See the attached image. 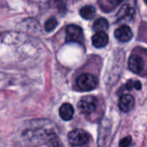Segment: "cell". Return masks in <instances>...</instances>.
Returning a JSON list of instances; mask_svg holds the SVG:
<instances>
[{
	"instance_id": "7a4b0ae2",
	"label": "cell",
	"mask_w": 147,
	"mask_h": 147,
	"mask_svg": "<svg viewBox=\"0 0 147 147\" xmlns=\"http://www.w3.org/2000/svg\"><path fill=\"white\" fill-rule=\"evenodd\" d=\"M90 140L87 132L83 129H74L68 134V141L71 146H80L85 145Z\"/></svg>"
},
{
	"instance_id": "277c9868",
	"label": "cell",
	"mask_w": 147,
	"mask_h": 147,
	"mask_svg": "<svg viewBox=\"0 0 147 147\" xmlns=\"http://www.w3.org/2000/svg\"><path fill=\"white\" fill-rule=\"evenodd\" d=\"M66 42H77L82 43L84 41V34L83 29L75 24L68 25L66 28V35H65Z\"/></svg>"
},
{
	"instance_id": "2e32d148",
	"label": "cell",
	"mask_w": 147,
	"mask_h": 147,
	"mask_svg": "<svg viewBox=\"0 0 147 147\" xmlns=\"http://www.w3.org/2000/svg\"><path fill=\"white\" fill-rule=\"evenodd\" d=\"M124 88L126 90H132L133 89H135L137 90H140L142 88V84H141V83L140 81H137V80H135V81L134 80H129L126 84V85L124 86Z\"/></svg>"
},
{
	"instance_id": "7c38bea8",
	"label": "cell",
	"mask_w": 147,
	"mask_h": 147,
	"mask_svg": "<svg viewBox=\"0 0 147 147\" xmlns=\"http://www.w3.org/2000/svg\"><path fill=\"white\" fill-rule=\"evenodd\" d=\"M120 1H115V0H103V1H99L98 4L100 5L101 9L104 12H109L112 11L118 4H120Z\"/></svg>"
},
{
	"instance_id": "8fae6325",
	"label": "cell",
	"mask_w": 147,
	"mask_h": 147,
	"mask_svg": "<svg viewBox=\"0 0 147 147\" xmlns=\"http://www.w3.org/2000/svg\"><path fill=\"white\" fill-rule=\"evenodd\" d=\"M79 14L84 19L91 20L96 15V9H95V7H93L91 5H86L80 9Z\"/></svg>"
},
{
	"instance_id": "ba28073f",
	"label": "cell",
	"mask_w": 147,
	"mask_h": 147,
	"mask_svg": "<svg viewBox=\"0 0 147 147\" xmlns=\"http://www.w3.org/2000/svg\"><path fill=\"white\" fill-rule=\"evenodd\" d=\"M109 43V36L105 32L96 33L92 37V44L96 48H102Z\"/></svg>"
},
{
	"instance_id": "e0dca14e",
	"label": "cell",
	"mask_w": 147,
	"mask_h": 147,
	"mask_svg": "<svg viewBox=\"0 0 147 147\" xmlns=\"http://www.w3.org/2000/svg\"><path fill=\"white\" fill-rule=\"evenodd\" d=\"M132 143V138L131 136H127L123 138L120 143H119V147H128Z\"/></svg>"
},
{
	"instance_id": "9c48e42d",
	"label": "cell",
	"mask_w": 147,
	"mask_h": 147,
	"mask_svg": "<svg viewBox=\"0 0 147 147\" xmlns=\"http://www.w3.org/2000/svg\"><path fill=\"white\" fill-rule=\"evenodd\" d=\"M134 9L129 4H125L121 6L119 12L117 13V20L123 21V20H131L134 17Z\"/></svg>"
},
{
	"instance_id": "8992f818",
	"label": "cell",
	"mask_w": 147,
	"mask_h": 147,
	"mask_svg": "<svg viewBox=\"0 0 147 147\" xmlns=\"http://www.w3.org/2000/svg\"><path fill=\"white\" fill-rule=\"evenodd\" d=\"M115 35L118 40L121 42H127L133 38V31L128 26L122 25L115 31Z\"/></svg>"
},
{
	"instance_id": "5bb4252c",
	"label": "cell",
	"mask_w": 147,
	"mask_h": 147,
	"mask_svg": "<svg viewBox=\"0 0 147 147\" xmlns=\"http://www.w3.org/2000/svg\"><path fill=\"white\" fill-rule=\"evenodd\" d=\"M47 143L49 147H64L63 144L59 141L58 136L53 133H50L48 137L47 138Z\"/></svg>"
},
{
	"instance_id": "5b68a950",
	"label": "cell",
	"mask_w": 147,
	"mask_h": 147,
	"mask_svg": "<svg viewBox=\"0 0 147 147\" xmlns=\"http://www.w3.org/2000/svg\"><path fill=\"white\" fill-rule=\"evenodd\" d=\"M128 67L131 71L134 73H140L145 67V61L143 58L137 54H133L128 60Z\"/></svg>"
},
{
	"instance_id": "4fadbf2b",
	"label": "cell",
	"mask_w": 147,
	"mask_h": 147,
	"mask_svg": "<svg viewBox=\"0 0 147 147\" xmlns=\"http://www.w3.org/2000/svg\"><path fill=\"white\" fill-rule=\"evenodd\" d=\"M109 22L105 19V18H98L97 20L95 21L94 24H93V29L98 33V32H105V30H107L109 28Z\"/></svg>"
},
{
	"instance_id": "9a60e30c",
	"label": "cell",
	"mask_w": 147,
	"mask_h": 147,
	"mask_svg": "<svg viewBox=\"0 0 147 147\" xmlns=\"http://www.w3.org/2000/svg\"><path fill=\"white\" fill-rule=\"evenodd\" d=\"M57 26H58V21L55 17L49 18L48 20L46 21V22L44 24V28L47 32H51V31L54 30Z\"/></svg>"
},
{
	"instance_id": "30bf717a",
	"label": "cell",
	"mask_w": 147,
	"mask_h": 147,
	"mask_svg": "<svg viewBox=\"0 0 147 147\" xmlns=\"http://www.w3.org/2000/svg\"><path fill=\"white\" fill-rule=\"evenodd\" d=\"M59 116L64 121H71L74 115V109L70 103H64L60 106L59 110Z\"/></svg>"
},
{
	"instance_id": "3957f363",
	"label": "cell",
	"mask_w": 147,
	"mask_h": 147,
	"mask_svg": "<svg viewBox=\"0 0 147 147\" xmlns=\"http://www.w3.org/2000/svg\"><path fill=\"white\" fill-rule=\"evenodd\" d=\"M97 102L96 97L93 96H86L81 98V100L78 102V107L82 114L90 115L96 109Z\"/></svg>"
},
{
	"instance_id": "ac0fdd59",
	"label": "cell",
	"mask_w": 147,
	"mask_h": 147,
	"mask_svg": "<svg viewBox=\"0 0 147 147\" xmlns=\"http://www.w3.org/2000/svg\"><path fill=\"white\" fill-rule=\"evenodd\" d=\"M145 3H146V4L147 5V1H145Z\"/></svg>"
},
{
	"instance_id": "6da1fadb",
	"label": "cell",
	"mask_w": 147,
	"mask_h": 147,
	"mask_svg": "<svg viewBox=\"0 0 147 147\" xmlns=\"http://www.w3.org/2000/svg\"><path fill=\"white\" fill-rule=\"evenodd\" d=\"M98 84V79L96 76L84 73L77 78V86L83 91H90L94 90Z\"/></svg>"
},
{
	"instance_id": "52a82bcc",
	"label": "cell",
	"mask_w": 147,
	"mask_h": 147,
	"mask_svg": "<svg viewBox=\"0 0 147 147\" xmlns=\"http://www.w3.org/2000/svg\"><path fill=\"white\" fill-rule=\"evenodd\" d=\"M135 100L131 95H123L119 99V109L124 112L127 113L133 109L134 107Z\"/></svg>"
}]
</instances>
